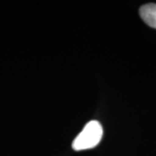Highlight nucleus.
<instances>
[{
	"label": "nucleus",
	"mask_w": 156,
	"mask_h": 156,
	"mask_svg": "<svg viewBox=\"0 0 156 156\" xmlns=\"http://www.w3.org/2000/svg\"><path fill=\"white\" fill-rule=\"evenodd\" d=\"M103 129L97 121L88 122L82 132L73 140L72 147L76 151L86 150L95 147L102 138Z\"/></svg>",
	"instance_id": "nucleus-1"
},
{
	"label": "nucleus",
	"mask_w": 156,
	"mask_h": 156,
	"mask_svg": "<svg viewBox=\"0 0 156 156\" xmlns=\"http://www.w3.org/2000/svg\"><path fill=\"white\" fill-rule=\"evenodd\" d=\"M140 15L148 26L156 29V4H147L141 6Z\"/></svg>",
	"instance_id": "nucleus-2"
}]
</instances>
